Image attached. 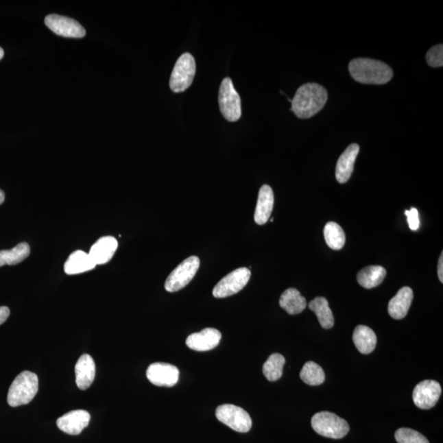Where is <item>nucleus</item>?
Listing matches in <instances>:
<instances>
[{
  "label": "nucleus",
  "mask_w": 443,
  "mask_h": 443,
  "mask_svg": "<svg viewBox=\"0 0 443 443\" xmlns=\"http://www.w3.org/2000/svg\"><path fill=\"white\" fill-rule=\"evenodd\" d=\"M96 265L92 260L89 254L82 250L71 254L68 261L64 265V271L67 274L75 275L85 273V272L94 270Z\"/></svg>",
  "instance_id": "20"
},
{
  "label": "nucleus",
  "mask_w": 443,
  "mask_h": 443,
  "mask_svg": "<svg viewBox=\"0 0 443 443\" xmlns=\"http://www.w3.org/2000/svg\"><path fill=\"white\" fill-rule=\"evenodd\" d=\"M196 72L195 61L189 53L182 54L171 74L169 86L175 93H181L189 88Z\"/></svg>",
  "instance_id": "5"
},
{
  "label": "nucleus",
  "mask_w": 443,
  "mask_h": 443,
  "mask_svg": "<svg viewBox=\"0 0 443 443\" xmlns=\"http://www.w3.org/2000/svg\"><path fill=\"white\" fill-rule=\"evenodd\" d=\"M309 309L315 313L322 328L330 329L334 325V317L328 302L324 298H316L309 303Z\"/></svg>",
  "instance_id": "24"
},
{
  "label": "nucleus",
  "mask_w": 443,
  "mask_h": 443,
  "mask_svg": "<svg viewBox=\"0 0 443 443\" xmlns=\"http://www.w3.org/2000/svg\"><path fill=\"white\" fill-rule=\"evenodd\" d=\"M279 304L289 315H298L307 307L306 298L296 288H288L279 300Z\"/></svg>",
  "instance_id": "21"
},
{
  "label": "nucleus",
  "mask_w": 443,
  "mask_h": 443,
  "mask_svg": "<svg viewBox=\"0 0 443 443\" xmlns=\"http://www.w3.org/2000/svg\"><path fill=\"white\" fill-rule=\"evenodd\" d=\"M349 72L355 81L362 84L383 85L391 81L394 72L385 62L370 58H355L350 61Z\"/></svg>",
  "instance_id": "2"
},
{
  "label": "nucleus",
  "mask_w": 443,
  "mask_h": 443,
  "mask_svg": "<svg viewBox=\"0 0 443 443\" xmlns=\"http://www.w3.org/2000/svg\"><path fill=\"white\" fill-rule=\"evenodd\" d=\"M405 215L407 217L409 228L412 231H416L420 228L419 212L416 208H412L411 211H405Z\"/></svg>",
  "instance_id": "31"
},
{
  "label": "nucleus",
  "mask_w": 443,
  "mask_h": 443,
  "mask_svg": "<svg viewBox=\"0 0 443 443\" xmlns=\"http://www.w3.org/2000/svg\"><path fill=\"white\" fill-rule=\"evenodd\" d=\"M39 380L30 371H23L14 380L8 394V403L12 407L30 403L38 392Z\"/></svg>",
  "instance_id": "3"
},
{
  "label": "nucleus",
  "mask_w": 443,
  "mask_h": 443,
  "mask_svg": "<svg viewBox=\"0 0 443 443\" xmlns=\"http://www.w3.org/2000/svg\"><path fill=\"white\" fill-rule=\"evenodd\" d=\"M146 377L158 387H173L179 379V370L176 366L166 363H154L148 367Z\"/></svg>",
  "instance_id": "12"
},
{
  "label": "nucleus",
  "mask_w": 443,
  "mask_h": 443,
  "mask_svg": "<svg viewBox=\"0 0 443 443\" xmlns=\"http://www.w3.org/2000/svg\"><path fill=\"white\" fill-rule=\"evenodd\" d=\"M118 246V241L114 237H103L91 246L89 254L96 265H104L111 261Z\"/></svg>",
  "instance_id": "15"
},
{
  "label": "nucleus",
  "mask_w": 443,
  "mask_h": 443,
  "mask_svg": "<svg viewBox=\"0 0 443 443\" xmlns=\"http://www.w3.org/2000/svg\"><path fill=\"white\" fill-rule=\"evenodd\" d=\"M324 236L328 248L338 250L344 248L346 242V235L344 229L334 222H329L325 225Z\"/></svg>",
  "instance_id": "26"
},
{
  "label": "nucleus",
  "mask_w": 443,
  "mask_h": 443,
  "mask_svg": "<svg viewBox=\"0 0 443 443\" xmlns=\"http://www.w3.org/2000/svg\"><path fill=\"white\" fill-rule=\"evenodd\" d=\"M442 394L440 383L435 380H424L413 391V400L417 407L429 409L435 407Z\"/></svg>",
  "instance_id": "11"
},
{
  "label": "nucleus",
  "mask_w": 443,
  "mask_h": 443,
  "mask_svg": "<svg viewBox=\"0 0 443 443\" xmlns=\"http://www.w3.org/2000/svg\"><path fill=\"white\" fill-rule=\"evenodd\" d=\"M414 294L411 287L400 288L398 294L388 304V313L390 316L394 320L404 319L411 306Z\"/></svg>",
  "instance_id": "19"
},
{
  "label": "nucleus",
  "mask_w": 443,
  "mask_h": 443,
  "mask_svg": "<svg viewBox=\"0 0 443 443\" xmlns=\"http://www.w3.org/2000/svg\"><path fill=\"white\" fill-rule=\"evenodd\" d=\"M46 26L56 35L67 38H83L86 36L85 28L77 21L68 16L50 14L45 19Z\"/></svg>",
  "instance_id": "10"
},
{
  "label": "nucleus",
  "mask_w": 443,
  "mask_h": 443,
  "mask_svg": "<svg viewBox=\"0 0 443 443\" xmlns=\"http://www.w3.org/2000/svg\"><path fill=\"white\" fill-rule=\"evenodd\" d=\"M200 263V259L195 256L183 261L167 278L165 284L166 291L176 292L187 286L197 273Z\"/></svg>",
  "instance_id": "7"
},
{
  "label": "nucleus",
  "mask_w": 443,
  "mask_h": 443,
  "mask_svg": "<svg viewBox=\"0 0 443 443\" xmlns=\"http://www.w3.org/2000/svg\"><path fill=\"white\" fill-rule=\"evenodd\" d=\"M311 425L318 434L333 440L344 438L350 430L348 422L328 411L315 414L312 418Z\"/></svg>",
  "instance_id": "4"
},
{
  "label": "nucleus",
  "mask_w": 443,
  "mask_h": 443,
  "mask_svg": "<svg viewBox=\"0 0 443 443\" xmlns=\"http://www.w3.org/2000/svg\"><path fill=\"white\" fill-rule=\"evenodd\" d=\"M438 275L440 282L443 283V253L442 252L438 265Z\"/></svg>",
  "instance_id": "33"
},
{
  "label": "nucleus",
  "mask_w": 443,
  "mask_h": 443,
  "mask_svg": "<svg viewBox=\"0 0 443 443\" xmlns=\"http://www.w3.org/2000/svg\"><path fill=\"white\" fill-rule=\"evenodd\" d=\"M426 60L432 68L443 66V45H438L430 49L426 54Z\"/></svg>",
  "instance_id": "30"
},
{
  "label": "nucleus",
  "mask_w": 443,
  "mask_h": 443,
  "mask_svg": "<svg viewBox=\"0 0 443 443\" xmlns=\"http://www.w3.org/2000/svg\"><path fill=\"white\" fill-rule=\"evenodd\" d=\"M250 275L252 274L248 267H239L231 272L217 284L213 290V296L215 298H225L238 294L248 283Z\"/></svg>",
  "instance_id": "9"
},
{
  "label": "nucleus",
  "mask_w": 443,
  "mask_h": 443,
  "mask_svg": "<svg viewBox=\"0 0 443 443\" xmlns=\"http://www.w3.org/2000/svg\"><path fill=\"white\" fill-rule=\"evenodd\" d=\"M387 271L382 266L372 265L363 267L357 274V281L366 289L378 287L385 278Z\"/></svg>",
  "instance_id": "23"
},
{
  "label": "nucleus",
  "mask_w": 443,
  "mask_h": 443,
  "mask_svg": "<svg viewBox=\"0 0 443 443\" xmlns=\"http://www.w3.org/2000/svg\"><path fill=\"white\" fill-rule=\"evenodd\" d=\"M3 56H4L3 49L1 47H0V60H2V58H3Z\"/></svg>",
  "instance_id": "35"
},
{
  "label": "nucleus",
  "mask_w": 443,
  "mask_h": 443,
  "mask_svg": "<svg viewBox=\"0 0 443 443\" xmlns=\"http://www.w3.org/2000/svg\"><path fill=\"white\" fill-rule=\"evenodd\" d=\"M219 104L222 115L229 122H237L241 117V100L234 88L231 78L226 77L221 83Z\"/></svg>",
  "instance_id": "6"
},
{
  "label": "nucleus",
  "mask_w": 443,
  "mask_h": 443,
  "mask_svg": "<svg viewBox=\"0 0 443 443\" xmlns=\"http://www.w3.org/2000/svg\"><path fill=\"white\" fill-rule=\"evenodd\" d=\"M328 92L317 83H307L296 91L291 110L299 119H307L322 110L327 103Z\"/></svg>",
  "instance_id": "1"
},
{
  "label": "nucleus",
  "mask_w": 443,
  "mask_h": 443,
  "mask_svg": "<svg viewBox=\"0 0 443 443\" xmlns=\"http://www.w3.org/2000/svg\"><path fill=\"white\" fill-rule=\"evenodd\" d=\"M222 334L215 328H207L200 333H192L187 338L188 348L195 352H208L219 344Z\"/></svg>",
  "instance_id": "14"
},
{
  "label": "nucleus",
  "mask_w": 443,
  "mask_h": 443,
  "mask_svg": "<svg viewBox=\"0 0 443 443\" xmlns=\"http://www.w3.org/2000/svg\"><path fill=\"white\" fill-rule=\"evenodd\" d=\"M10 315V310L7 307H0V325L8 320Z\"/></svg>",
  "instance_id": "32"
},
{
  "label": "nucleus",
  "mask_w": 443,
  "mask_h": 443,
  "mask_svg": "<svg viewBox=\"0 0 443 443\" xmlns=\"http://www.w3.org/2000/svg\"><path fill=\"white\" fill-rule=\"evenodd\" d=\"M353 342L359 352L367 355L374 352L377 344V337L370 328L358 325L354 330Z\"/></svg>",
  "instance_id": "22"
},
{
  "label": "nucleus",
  "mask_w": 443,
  "mask_h": 443,
  "mask_svg": "<svg viewBox=\"0 0 443 443\" xmlns=\"http://www.w3.org/2000/svg\"><path fill=\"white\" fill-rule=\"evenodd\" d=\"M285 358L278 353L272 354L263 366V373L270 382L277 381L283 376Z\"/></svg>",
  "instance_id": "27"
},
{
  "label": "nucleus",
  "mask_w": 443,
  "mask_h": 443,
  "mask_svg": "<svg viewBox=\"0 0 443 443\" xmlns=\"http://www.w3.org/2000/svg\"><path fill=\"white\" fill-rule=\"evenodd\" d=\"M90 420L89 412L83 409H77L58 418L57 425L58 429L65 433L78 435L88 426Z\"/></svg>",
  "instance_id": "13"
},
{
  "label": "nucleus",
  "mask_w": 443,
  "mask_h": 443,
  "mask_svg": "<svg viewBox=\"0 0 443 443\" xmlns=\"http://www.w3.org/2000/svg\"><path fill=\"white\" fill-rule=\"evenodd\" d=\"M395 438L398 443H429L427 438L420 433L408 428L396 430Z\"/></svg>",
  "instance_id": "29"
},
{
  "label": "nucleus",
  "mask_w": 443,
  "mask_h": 443,
  "mask_svg": "<svg viewBox=\"0 0 443 443\" xmlns=\"http://www.w3.org/2000/svg\"><path fill=\"white\" fill-rule=\"evenodd\" d=\"M359 152L357 144H352L338 158L336 166V178L339 183H346L352 177L355 160Z\"/></svg>",
  "instance_id": "16"
},
{
  "label": "nucleus",
  "mask_w": 443,
  "mask_h": 443,
  "mask_svg": "<svg viewBox=\"0 0 443 443\" xmlns=\"http://www.w3.org/2000/svg\"><path fill=\"white\" fill-rule=\"evenodd\" d=\"M274 195L269 185L262 186L259 191L254 222L259 225H264L269 221L274 210Z\"/></svg>",
  "instance_id": "17"
},
{
  "label": "nucleus",
  "mask_w": 443,
  "mask_h": 443,
  "mask_svg": "<svg viewBox=\"0 0 443 443\" xmlns=\"http://www.w3.org/2000/svg\"><path fill=\"white\" fill-rule=\"evenodd\" d=\"M31 248L27 242H22L14 248L0 252V267L15 265L26 260L30 256Z\"/></svg>",
  "instance_id": "25"
},
{
  "label": "nucleus",
  "mask_w": 443,
  "mask_h": 443,
  "mask_svg": "<svg viewBox=\"0 0 443 443\" xmlns=\"http://www.w3.org/2000/svg\"><path fill=\"white\" fill-rule=\"evenodd\" d=\"M300 379L304 383L311 386H319L325 380L324 371L315 362L309 361L304 363L300 374Z\"/></svg>",
  "instance_id": "28"
},
{
  "label": "nucleus",
  "mask_w": 443,
  "mask_h": 443,
  "mask_svg": "<svg viewBox=\"0 0 443 443\" xmlns=\"http://www.w3.org/2000/svg\"><path fill=\"white\" fill-rule=\"evenodd\" d=\"M4 200H5V194L2 190H0V204L4 202Z\"/></svg>",
  "instance_id": "34"
},
{
  "label": "nucleus",
  "mask_w": 443,
  "mask_h": 443,
  "mask_svg": "<svg viewBox=\"0 0 443 443\" xmlns=\"http://www.w3.org/2000/svg\"><path fill=\"white\" fill-rule=\"evenodd\" d=\"M77 385L81 390H86L93 383L95 377V363L91 355L85 354L79 358L75 366Z\"/></svg>",
  "instance_id": "18"
},
{
  "label": "nucleus",
  "mask_w": 443,
  "mask_h": 443,
  "mask_svg": "<svg viewBox=\"0 0 443 443\" xmlns=\"http://www.w3.org/2000/svg\"><path fill=\"white\" fill-rule=\"evenodd\" d=\"M216 417L222 423L238 433H248L252 427V420L249 414L237 405H219L216 409Z\"/></svg>",
  "instance_id": "8"
}]
</instances>
